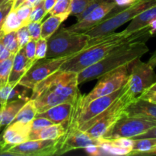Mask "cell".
Listing matches in <instances>:
<instances>
[{"label": "cell", "instance_id": "cell-28", "mask_svg": "<svg viewBox=\"0 0 156 156\" xmlns=\"http://www.w3.org/2000/svg\"><path fill=\"white\" fill-rule=\"evenodd\" d=\"M4 47L10 52L11 53L15 55L19 49L18 40H17L16 31L9 32L8 34H5L0 39Z\"/></svg>", "mask_w": 156, "mask_h": 156}, {"label": "cell", "instance_id": "cell-6", "mask_svg": "<svg viewBox=\"0 0 156 156\" xmlns=\"http://www.w3.org/2000/svg\"><path fill=\"white\" fill-rule=\"evenodd\" d=\"M155 126H156V120L153 119L138 116H127L125 114L101 139L108 140L122 137L133 139L136 136L144 133Z\"/></svg>", "mask_w": 156, "mask_h": 156}, {"label": "cell", "instance_id": "cell-48", "mask_svg": "<svg viewBox=\"0 0 156 156\" xmlns=\"http://www.w3.org/2000/svg\"><path fill=\"white\" fill-rule=\"evenodd\" d=\"M148 63H149L151 66H152L154 69H155V67L156 66V50L153 53V54L151 56L150 59H149V60L148 61Z\"/></svg>", "mask_w": 156, "mask_h": 156}, {"label": "cell", "instance_id": "cell-34", "mask_svg": "<svg viewBox=\"0 0 156 156\" xmlns=\"http://www.w3.org/2000/svg\"><path fill=\"white\" fill-rule=\"evenodd\" d=\"M27 28L28 30L30 39L37 41L41 38V22L31 21L27 24Z\"/></svg>", "mask_w": 156, "mask_h": 156}, {"label": "cell", "instance_id": "cell-32", "mask_svg": "<svg viewBox=\"0 0 156 156\" xmlns=\"http://www.w3.org/2000/svg\"><path fill=\"white\" fill-rule=\"evenodd\" d=\"M32 9H33V8L27 5H22L16 9L17 15H18V18L21 21V22L23 23L24 26H27V24L30 23L29 18H30Z\"/></svg>", "mask_w": 156, "mask_h": 156}, {"label": "cell", "instance_id": "cell-38", "mask_svg": "<svg viewBox=\"0 0 156 156\" xmlns=\"http://www.w3.org/2000/svg\"><path fill=\"white\" fill-rule=\"evenodd\" d=\"M36 46L37 41H34V40H30L26 44L25 47H24L26 57L28 59L29 62H32V63H34L37 61L36 58H35V55H36Z\"/></svg>", "mask_w": 156, "mask_h": 156}, {"label": "cell", "instance_id": "cell-36", "mask_svg": "<svg viewBox=\"0 0 156 156\" xmlns=\"http://www.w3.org/2000/svg\"><path fill=\"white\" fill-rule=\"evenodd\" d=\"M111 145L117 147L124 148V149H129L132 151L133 146V140L131 138H117L114 140H107Z\"/></svg>", "mask_w": 156, "mask_h": 156}, {"label": "cell", "instance_id": "cell-33", "mask_svg": "<svg viewBox=\"0 0 156 156\" xmlns=\"http://www.w3.org/2000/svg\"><path fill=\"white\" fill-rule=\"evenodd\" d=\"M16 34L19 49L24 48L26 44L31 40L30 34H29L28 30L27 28V26H23L18 30H16Z\"/></svg>", "mask_w": 156, "mask_h": 156}, {"label": "cell", "instance_id": "cell-24", "mask_svg": "<svg viewBox=\"0 0 156 156\" xmlns=\"http://www.w3.org/2000/svg\"><path fill=\"white\" fill-rule=\"evenodd\" d=\"M99 144V156L108 155H128L131 152L130 149L117 147L111 145L107 140L100 139Z\"/></svg>", "mask_w": 156, "mask_h": 156}, {"label": "cell", "instance_id": "cell-41", "mask_svg": "<svg viewBox=\"0 0 156 156\" xmlns=\"http://www.w3.org/2000/svg\"><path fill=\"white\" fill-rule=\"evenodd\" d=\"M12 4H13V0H9V1L4 2L0 5V30H2L6 16L12 10Z\"/></svg>", "mask_w": 156, "mask_h": 156}, {"label": "cell", "instance_id": "cell-2", "mask_svg": "<svg viewBox=\"0 0 156 156\" xmlns=\"http://www.w3.org/2000/svg\"><path fill=\"white\" fill-rule=\"evenodd\" d=\"M123 30L96 38H89L86 47L79 53L69 56L63 62L59 70L79 73L90 66L96 63L110 52L124 43L132 36Z\"/></svg>", "mask_w": 156, "mask_h": 156}, {"label": "cell", "instance_id": "cell-39", "mask_svg": "<svg viewBox=\"0 0 156 156\" xmlns=\"http://www.w3.org/2000/svg\"><path fill=\"white\" fill-rule=\"evenodd\" d=\"M52 124H54V123L46 117H36L30 122V127H31V130H34V129H41V128L50 126Z\"/></svg>", "mask_w": 156, "mask_h": 156}, {"label": "cell", "instance_id": "cell-19", "mask_svg": "<svg viewBox=\"0 0 156 156\" xmlns=\"http://www.w3.org/2000/svg\"><path fill=\"white\" fill-rule=\"evenodd\" d=\"M154 19H156V3L131 20V22L124 30L125 32L131 34L142 30L147 27Z\"/></svg>", "mask_w": 156, "mask_h": 156}, {"label": "cell", "instance_id": "cell-50", "mask_svg": "<svg viewBox=\"0 0 156 156\" xmlns=\"http://www.w3.org/2000/svg\"><path fill=\"white\" fill-rule=\"evenodd\" d=\"M4 34H4V32L2 31V30H0V39H1L2 37Z\"/></svg>", "mask_w": 156, "mask_h": 156}, {"label": "cell", "instance_id": "cell-13", "mask_svg": "<svg viewBox=\"0 0 156 156\" xmlns=\"http://www.w3.org/2000/svg\"><path fill=\"white\" fill-rule=\"evenodd\" d=\"M123 87L114 93L94 99L82 108L77 120V127L79 128L82 124L98 117L108 109L120 96Z\"/></svg>", "mask_w": 156, "mask_h": 156}, {"label": "cell", "instance_id": "cell-7", "mask_svg": "<svg viewBox=\"0 0 156 156\" xmlns=\"http://www.w3.org/2000/svg\"><path fill=\"white\" fill-rule=\"evenodd\" d=\"M129 66L119 67L99 78L100 80L92 91L82 98V108L94 99L114 93L121 88L128 79Z\"/></svg>", "mask_w": 156, "mask_h": 156}, {"label": "cell", "instance_id": "cell-4", "mask_svg": "<svg viewBox=\"0 0 156 156\" xmlns=\"http://www.w3.org/2000/svg\"><path fill=\"white\" fill-rule=\"evenodd\" d=\"M89 37L61 27L47 40L46 58L71 56L83 50L88 44Z\"/></svg>", "mask_w": 156, "mask_h": 156}, {"label": "cell", "instance_id": "cell-3", "mask_svg": "<svg viewBox=\"0 0 156 156\" xmlns=\"http://www.w3.org/2000/svg\"><path fill=\"white\" fill-rule=\"evenodd\" d=\"M123 86V90L117 100L101 114L81 125L78 129L85 131L94 139L102 138L107 131L126 114V108L135 100Z\"/></svg>", "mask_w": 156, "mask_h": 156}, {"label": "cell", "instance_id": "cell-42", "mask_svg": "<svg viewBox=\"0 0 156 156\" xmlns=\"http://www.w3.org/2000/svg\"><path fill=\"white\" fill-rule=\"evenodd\" d=\"M85 150L88 155L92 156H99V146L97 145H90L85 148Z\"/></svg>", "mask_w": 156, "mask_h": 156}, {"label": "cell", "instance_id": "cell-14", "mask_svg": "<svg viewBox=\"0 0 156 156\" xmlns=\"http://www.w3.org/2000/svg\"><path fill=\"white\" fill-rule=\"evenodd\" d=\"M82 98L83 95L80 94L74 101L59 104L41 114H37L36 117H46L54 123H69L76 108L82 105Z\"/></svg>", "mask_w": 156, "mask_h": 156}, {"label": "cell", "instance_id": "cell-20", "mask_svg": "<svg viewBox=\"0 0 156 156\" xmlns=\"http://www.w3.org/2000/svg\"><path fill=\"white\" fill-rule=\"evenodd\" d=\"M18 85H12L8 82L3 86L0 87V105H5L9 102L16 100L28 101L30 98L27 97V88L19 90L17 88Z\"/></svg>", "mask_w": 156, "mask_h": 156}, {"label": "cell", "instance_id": "cell-29", "mask_svg": "<svg viewBox=\"0 0 156 156\" xmlns=\"http://www.w3.org/2000/svg\"><path fill=\"white\" fill-rule=\"evenodd\" d=\"M73 0H56L54 6L49 13L50 15H58L68 13L70 15Z\"/></svg>", "mask_w": 156, "mask_h": 156}, {"label": "cell", "instance_id": "cell-1", "mask_svg": "<svg viewBox=\"0 0 156 156\" xmlns=\"http://www.w3.org/2000/svg\"><path fill=\"white\" fill-rule=\"evenodd\" d=\"M152 37L149 27L133 33L132 36L110 52L96 63L78 73V84L99 79L103 75L123 66L130 65L136 59H140L149 51L146 41Z\"/></svg>", "mask_w": 156, "mask_h": 156}, {"label": "cell", "instance_id": "cell-26", "mask_svg": "<svg viewBox=\"0 0 156 156\" xmlns=\"http://www.w3.org/2000/svg\"><path fill=\"white\" fill-rule=\"evenodd\" d=\"M156 146V139L145 138L133 140V149L128 155H137L142 152H147Z\"/></svg>", "mask_w": 156, "mask_h": 156}, {"label": "cell", "instance_id": "cell-40", "mask_svg": "<svg viewBox=\"0 0 156 156\" xmlns=\"http://www.w3.org/2000/svg\"><path fill=\"white\" fill-rule=\"evenodd\" d=\"M138 98L144 99V100H147L149 101L156 103V82L152 83L147 89L145 90L139 96Z\"/></svg>", "mask_w": 156, "mask_h": 156}, {"label": "cell", "instance_id": "cell-47", "mask_svg": "<svg viewBox=\"0 0 156 156\" xmlns=\"http://www.w3.org/2000/svg\"><path fill=\"white\" fill-rule=\"evenodd\" d=\"M148 27H149V30H150L151 34L153 36L156 34V19H154L153 21H151L149 24Z\"/></svg>", "mask_w": 156, "mask_h": 156}, {"label": "cell", "instance_id": "cell-17", "mask_svg": "<svg viewBox=\"0 0 156 156\" xmlns=\"http://www.w3.org/2000/svg\"><path fill=\"white\" fill-rule=\"evenodd\" d=\"M125 113L127 116L149 117L156 120V103L136 98L126 108Z\"/></svg>", "mask_w": 156, "mask_h": 156}, {"label": "cell", "instance_id": "cell-18", "mask_svg": "<svg viewBox=\"0 0 156 156\" xmlns=\"http://www.w3.org/2000/svg\"><path fill=\"white\" fill-rule=\"evenodd\" d=\"M68 123H54L39 129L30 130L29 140H59L65 134Z\"/></svg>", "mask_w": 156, "mask_h": 156}, {"label": "cell", "instance_id": "cell-9", "mask_svg": "<svg viewBox=\"0 0 156 156\" xmlns=\"http://www.w3.org/2000/svg\"><path fill=\"white\" fill-rule=\"evenodd\" d=\"M71 56L44 58L37 60L20 79L18 85L28 89H33L37 84L58 71L63 62Z\"/></svg>", "mask_w": 156, "mask_h": 156}, {"label": "cell", "instance_id": "cell-10", "mask_svg": "<svg viewBox=\"0 0 156 156\" xmlns=\"http://www.w3.org/2000/svg\"><path fill=\"white\" fill-rule=\"evenodd\" d=\"M123 8L125 7L117 6L114 1L108 2L96 8L86 16L84 17L82 20L77 21L76 24L66 28L73 32L85 33V31L94 27L104 20L117 14Z\"/></svg>", "mask_w": 156, "mask_h": 156}, {"label": "cell", "instance_id": "cell-31", "mask_svg": "<svg viewBox=\"0 0 156 156\" xmlns=\"http://www.w3.org/2000/svg\"><path fill=\"white\" fill-rule=\"evenodd\" d=\"M94 0H73L72 2L70 15H78L82 13L88 5Z\"/></svg>", "mask_w": 156, "mask_h": 156}, {"label": "cell", "instance_id": "cell-37", "mask_svg": "<svg viewBox=\"0 0 156 156\" xmlns=\"http://www.w3.org/2000/svg\"><path fill=\"white\" fill-rule=\"evenodd\" d=\"M114 0H94V1L91 2L89 5H88V7L82 12L79 15H76V18H77V21H80L85 16H86L88 14H89L91 11H93L94 9H95L96 8L99 7L101 5L105 4V3L108 2H113Z\"/></svg>", "mask_w": 156, "mask_h": 156}, {"label": "cell", "instance_id": "cell-15", "mask_svg": "<svg viewBox=\"0 0 156 156\" xmlns=\"http://www.w3.org/2000/svg\"><path fill=\"white\" fill-rule=\"evenodd\" d=\"M31 130L30 123L13 122L8 125L2 134V142L9 146L21 144L29 140V133Z\"/></svg>", "mask_w": 156, "mask_h": 156}, {"label": "cell", "instance_id": "cell-23", "mask_svg": "<svg viewBox=\"0 0 156 156\" xmlns=\"http://www.w3.org/2000/svg\"><path fill=\"white\" fill-rule=\"evenodd\" d=\"M37 114V111L34 103V101L29 99L20 109L12 123L13 122H21V123H30L35 118Z\"/></svg>", "mask_w": 156, "mask_h": 156}, {"label": "cell", "instance_id": "cell-51", "mask_svg": "<svg viewBox=\"0 0 156 156\" xmlns=\"http://www.w3.org/2000/svg\"><path fill=\"white\" fill-rule=\"evenodd\" d=\"M6 2V1H5V0H0V5H1L2 2Z\"/></svg>", "mask_w": 156, "mask_h": 156}, {"label": "cell", "instance_id": "cell-12", "mask_svg": "<svg viewBox=\"0 0 156 156\" xmlns=\"http://www.w3.org/2000/svg\"><path fill=\"white\" fill-rule=\"evenodd\" d=\"M100 143V139H94L85 131L76 129L70 132L65 133V134L58 140L57 150L55 155H63L66 152L77 149H85L90 145L99 146Z\"/></svg>", "mask_w": 156, "mask_h": 156}, {"label": "cell", "instance_id": "cell-30", "mask_svg": "<svg viewBox=\"0 0 156 156\" xmlns=\"http://www.w3.org/2000/svg\"><path fill=\"white\" fill-rule=\"evenodd\" d=\"M47 15L44 5V0L41 2H40L37 5L33 8L31 11V13L30 15L29 21L30 22L34 21V22H41L43 18Z\"/></svg>", "mask_w": 156, "mask_h": 156}, {"label": "cell", "instance_id": "cell-27", "mask_svg": "<svg viewBox=\"0 0 156 156\" xmlns=\"http://www.w3.org/2000/svg\"><path fill=\"white\" fill-rule=\"evenodd\" d=\"M14 56L15 55L12 54L7 59L0 61V87L5 85L9 82V78L13 64Z\"/></svg>", "mask_w": 156, "mask_h": 156}, {"label": "cell", "instance_id": "cell-43", "mask_svg": "<svg viewBox=\"0 0 156 156\" xmlns=\"http://www.w3.org/2000/svg\"><path fill=\"white\" fill-rule=\"evenodd\" d=\"M12 53H11L5 47H4V45L2 44V41H0V61H2L4 59H7L9 56H12Z\"/></svg>", "mask_w": 156, "mask_h": 156}, {"label": "cell", "instance_id": "cell-11", "mask_svg": "<svg viewBox=\"0 0 156 156\" xmlns=\"http://www.w3.org/2000/svg\"><path fill=\"white\" fill-rule=\"evenodd\" d=\"M58 140H27L21 144L10 146L7 151L15 156L55 155L57 150Z\"/></svg>", "mask_w": 156, "mask_h": 156}, {"label": "cell", "instance_id": "cell-5", "mask_svg": "<svg viewBox=\"0 0 156 156\" xmlns=\"http://www.w3.org/2000/svg\"><path fill=\"white\" fill-rule=\"evenodd\" d=\"M155 3L156 0H136L130 5L123 8L117 14L104 20L84 34L89 38H96L109 34Z\"/></svg>", "mask_w": 156, "mask_h": 156}, {"label": "cell", "instance_id": "cell-35", "mask_svg": "<svg viewBox=\"0 0 156 156\" xmlns=\"http://www.w3.org/2000/svg\"><path fill=\"white\" fill-rule=\"evenodd\" d=\"M47 51V40L44 39V38H40L37 41L36 46V55L35 58L37 60L42 59L46 58Z\"/></svg>", "mask_w": 156, "mask_h": 156}, {"label": "cell", "instance_id": "cell-8", "mask_svg": "<svg viewBox=\"0 0 156 156\" xmlns=\"http://www.w3.org/2000/svg\"><path fill=\"white\" fill-rule=\"evenodd\" d=\"M131 64L133 66L124 87L132 97L136 98L156 82V74L153 67L148 62H142L140 59H136Z\"/></svg>", "mask_w": 156, "mask_h": 156}, {"label": "cell", "instance_id": "cell-22", "mask_svg": "<svg viewBox=\"0 0 156 156\" xmlns=\"http://www.w3.org/2000/svg\"><path fill=\"white\" fill-rule=\"evenodd\" d=\"M69 16V14L66 13L49 17L44 22L41 23V37L48 40L58 30L62 22H63Z\"/></svg>", "mask_w": 156, "mask_h": 156}, {"label": "cell", "instance_id": "cell-44", "mask_svg": "<svg viewBox=\"0 0 156 156\" xmlns=\"http://www.w3.org/2000/svg\"><path fill=\"white\" fill-rule=\"evenodd\" d=\"M136 0H114L115 4L120 7H127L135 2Z\"/></svg>", "mask_w": 156, "mask_h": 156}, {"label": "cell", "instance_id": "cell-46", "mask_svg": "<svg viewBox=\"0 0 156 156\" xmlns=\"http://www.w3.org/2000/svg\"><path fill=\"white\" fill-rule=\"evenodd\" d=\"M43 0H24V4L23 5H27L30 6V7L34 8L36 5H37L40 2H41Z\"/></svg>", "mask_w": 156, "mask_h": 156}, {"label": "cell", "instance_id": "cell-16", "mask_svg": "<svg viewBox=\"0 0 156 156\" xmlns=\"http://www.w3.org/2000/svg\"><path fill=\"white\" fill-rule=\"evenodd\" d=\"M33 65L34 63L29 62L26 57L24 49H20L14 56L13 64L8 82L12 85H18L20 79Z\"/></svg>", "mask_w": 156, "mask_h": 156}, {"label": "cell", "instance_id": "cell-49", "mask_svg": "<svg viewBox=\"0 0 156 156\" xmlns=\"http://www.w3.org/2000/svg\"><path fill=\"white\" fill-rule=\"evenodd\" d=\"M137 155H146V156H151V155H156V146L155 147L152 148V149H150L149 151H147V152H142V153L138 154Z\"/></svg>", "mask_w": 156, "mask_h": 156}, {"label": "cell", "instance_id": "cell-25", "mask_svg": "<svg viewBox=\"0 0 156 156\" xmlns=\"http://www.w3.org/2000/svg\"><path fill=\"white\" fill-rule=\"evenodd\" d=\"M23 26H24L23 23L17 15L16 10L12 9L5 19L2 30L4 32V34H8L9 32L16 31Z\"/></svg>", "mask_w": 156, "mask_h": 156}, {"label": "cell", "instance_id": "cell-45", "mask_svg": "<svg viewBox=\"0 0 156 156\" xmlns=\"http://www.w3.org/2000/svg\"><path fill=\"white\" fill-rule=\"evenodd\" d=\"M56 0H44V5L46 12L48 14L50 12L53 7L54 6Z\"/></svg>", "mask_w": 156, "mask_h": 156}, {"label": "cell", "instance_id": "cell-52", "mask_svg": "<svg viewBox=\"0 0 156 156\" xmlns=\"http://www.w3.org/2000/svg\"><path fill=\"white\" fill-rule=\"evenodd\" d=\"M5 1H9V0H5Z\"/></svg>", "mask_w": 156, "mask_h": 156}, {"label": "cell", "instance_id": "cell-21", "mask_svg": "<svg viewBox=\"0 0 156 156\" xmlns=\"http://www.w3.org/2000/svg\"><path fill=\"white\" fill-rule=\"evenodd\" d=\"M24 100H16L9 102L0 107V128L10 124L15 119L23 105L25 104Z\"/></svg>", "mask_w": 156, "mask_h": 156}]
</instances>
